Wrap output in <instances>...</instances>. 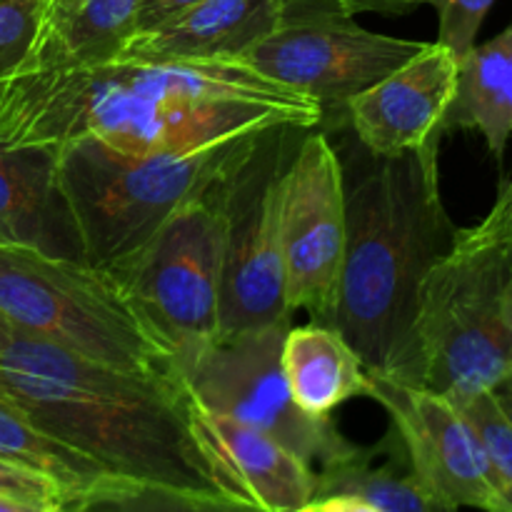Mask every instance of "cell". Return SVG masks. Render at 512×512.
<instances>
[{"label": "cell", "instance_id": "obj_1", "mask_svg": "<svg viewBox=\"0 0 512 512\" xmlns=\"http://www.w3.org/2000/svg\"><path fill=\"white\" fill-rule=\"evenodd\" d=\"M308 95L243 60L115 58L0 78V145L55 150L95 138L133 155H180L273 128H318Z\"/></svg>", "mask_w": 512, "mask_h": 512}, {"label": "cell", "instance_id": "obj_2", "mask_svg": "<svg viewBox=\"0 0 512 512\" xmlns=\"http://www.w3.org/2000/svg\"><path fill=\"white\" fill-rule=\"evenodd\" d=\"M338 133V130H335ZM338 148L345 185V260L330 328L365 370L420 385V290L430 270L458 245L460 228L440 190V143L400 155H373L348 130Z\"/></svg>", "mask_w": 512, "mask_h": 512}, {"label": "cell", "instance_id": "obj_3", "mask_svg": "<svg viewBox=\"0 0 512 512\" xmlns=\"http://www.w3.org/2000/svg\"><path fill=\"white\" fill-rule=\"evenodd\" d=\"M0 398L118 478L225 495L175 373L108 368L0 315Z\"/></svg>", "mask_w": 512, "mask_h": 512}, {"label": "cell", "instance_id": "obj_4", "mask_svg": "<svg viewBox=\"0 0 512 512\" xmlns=\"http://www.w3.org/2000/svg\"><path fill=\"white\" fill-rule=\"evenodd\" d=\"M260 135L180 155H133L95 138L50 150L80 258L118 278L185 203L213 190L253 153Z\"/></svg>", "mask_w": 512, "mask_h": 512}, {"label": "cell", "instance_id": "obj_5", "mask_svg": "<svg viewBox=\"0 0 512 512\" xmlns=\"http://www.w3.org/2000/svg\"><path fill=\"white\" fill-rule=\"evenodd\" d=\"M512 245L463 238L420 290L415 343L420 388L453 405L490 393L512 370L508 285Z\"/></svg>", "mask_w": 512, "mask_h": 512}, {"label": "cell", "instance_id": "obj_6", "mask_svg": "<svg viewBox=\"0 0 512 512\" xmlns=\"http://www.w3.org/2000/svg\"><path fill=\"white\" fill-rule=\"evenodd\" d=\"M0 315L108 368L175 373L118 280L85 260L0 245Z\"/></svg>", "mask_w": 512, "mask_h": 512}, {"label": "cell", "instance_id": "obj_7", "mask_svg": "<svg viewBox=\"0 0 512 512\" xmlns=\"http://www.w3.org/2000/svg\"><path fill=\"white\" fill-rule=\"evenodd\" d=\"M225 225L220 180L185 203L115 278L173 365L218 338Z\"/></svg>", "mask_w": 512, "mask_h": 512}, {"label": "cell", "instance_id": "obj_8", "mask_svg": "<svg viewBox=\"0 0 512 512\" xmlns=\"http://www.w3.org/2000/svg\"><path fill=\"white\" fill-rule=\"evenodd\" d=\"M423 43L375 33L340 0H285L278 28L243 55L265 78L308 95L323 110L318 128H345V105L413 58Z\"/></svg>", "mask_w": 512, "mask_h": 512}, {"label": "cell", "instance_id": "obj_9", "mask_svg": "<svg viewBox=\"0 0 512 512\" xmlns=\"http://www.w3.org/2000/svg\"><path fill=\"white\" fill-rule=\"evenodd\" d=\"M308 128H275L223 180L225 253L218 338L293 320L280 248V178Z\"/></svg>", "mask_w": 512, "mask_h": 512}, {"label": "cell", "instance_id": "obj_10", "mask_svg": "<svg viewBox=\"0 0 512 512\" xmlns=\"http://www.w3.org/2000/svg\"><path fill=\"white\" fill-rule=\"evenodd\" d=\"M293 320L215 338L173 365L185 393L203 408L240 420L283 443L313 468L338 458L350 440L330 420L295 405L283 373V340Z\"/></svg>", "mask_w": 512, "mask_h": 512}, {"label": "cell", "instance_id": "obj_11", "mask_svg": "<svg viewBox=\"0 0 512 512\" xmlns=\"http://www.w3.org/2000/svg\"><path fill=\"white\" fill-rule=\"evenodd\" d=\"M343 163L330 133L303 130L280 178V248L290 313L330 325L345 260Z\"/></svg>", "mask_w": 512, "mask_h": 512}, {"label": "cell", "instance_id": "obj_12", "mask_svg": "<svg viewBox=\"0 0 512 512\" xmlns=\"http://www.w3.org/2000/svg\"><path fill=\"white\" fill-rule=\"evenodd\" d=\"M365 398L383 405L410 468L435 500L458 510L505 512L483 443L458 405L428 388L373 373Z\"/></svg>", "mask_w": 512, "mask_h": 512}, {"label": "cell", "instance_id": "obj_13", "mask_svg": "<svg viewBox=\"0 0 512 512\" xmlns=\"http://www.w3.org/2000/svg\"><path fill=\"white\" fill-rule=\"evenodd\" d=\"M458 83V58L438 43L423 48L345 105V128L373 155L423 148L440 133Z\"/></svg>", "mask_w": 512, "mask_h": 512}, {"label": "cell", "instance_id": "obj_14", "mask_svg": "<svg viewBox=\"0 0 512 512\" xmlns=\"http://www.w3.org/2000/svg\"><path fill=\"white\" fill-rule=\"evenodd\" d=\"M190 428L225 495L268 512H295L315 498V468L263 430L190 400Z\"/></svg>", "mask_w": 512, "mask_h": 512}, {"label": "cell", "instance_id": "obj_15", "mask_svg": "<svg viewBox=\"0 0 512 512\" xmlns=\"http://www.w3.org/2000/svg\"><path fill=\"white\" fill-rule=\"evenodd\" d=\"M283 15L285 0H198L133 33L118 55L173 63L240 60L278 28Z\"/></svg>", "mask_w": 512, "mask_h": 512}, {"label": "cell", "instance_id": "obj_16", "mask_svg": "<svg viewBox=\"0 0 512 512\" xmlns=\"http://www.w3.org/2000/svg\"><path fill=\"white\" fill-rule=\"evenodd\" d=\"M143 0H40L20 70L70 68L115 58L138 30Z\"/></svg>", "mask_w": 512, "mask_h": 512}, {"label": "cell", "instance_id": "obj_17", "mask_svg": "<svg viewBox=\"0 0 512 512\" xmlns=\"http://www.w3.org/2000/svg\"><path fill=\"white\" fill-rule=\"evenodd\" d=\"M0 245L83 260L48 150L0 145Z\"/></svg>", "mask_w": 512, "mask_h": 512}, {"label": "cell", "instance_id": "obj_18", "mask_svg": "<svg viewBox=\"0 0 512 512\" xmlns=\"http://www.w3.org/2000/svg\"><path fill=\"white\" fill-rule=\"evenodd\" d=\"M280 360L295 405L310 418L330 420L340 405L365 395L368 370L353 345L330 325L313 320L290 325Z\"/></svg>", "mask_w": 512, "mask_h": 512}, {"label": "cell", "instance_id": "obj_19", "mask_svg": "<svg viewBox=\"0 0 512 512\" xmlns=\"http://www.w3.org/2000/svg\"><path fill=\"white\" fill-rule=\"evenodd\" d=\"M453 130H478L490 153L503 160L512 135V23L458 60V83L440 133Z\"/></svg>", "mask_w": 512, "mask_h": 512}, {"label": "cell", "instance_id": "obj_20", "mask_svg": "<svg viewBox=\"0 0 512 512\" xmlns=\"http://www.w3.org/2000/svg\"><path fill=\"white\" fill-rule=\"evenodd\" d=\"M355 495L380 512H433L438 500L413 473L393 430L375 445H350L343 455L315 468V498Z\"/></svg>", "mask_w": 512, "mask_h": 512}, {"label": "cell", "instance_id": "obj_21", "mask_svg": "<svg viewBox=\"0 0 512 512\" xmlns=\"http://www.w3.org/2000/svg\"><path fill=\"white\" fill-rule=\"evenodd\" d=\"M0 458L55 480L68 493L73 512L83 508L85 500L93 495L123 483V478L108 473L93 458L50 435L23 410L3 398H0Z\"/></svg>", "mask_w": 512, "mask_h": 512}, {"label": "cell", "instance_id": "obj_22", "mask_svg": "<svg viewBox=\"0 0 512 512\" xmlns=\"http://www.w3.org/2000/svg\"><path fill=\"white\" fill-rule=\"evenodd\" d=\"M78 512H268L228 495L195 493V490L165 488L123 480L105 493L93 495Z\"/></svg>", "mask_w": 512, "mask_h": 512}, {"label": "cell", "instance_id": "obj_23", "mask_svg": "<svg viewBox=\"0 0 512 512\" xmlns=\"http://www.w3.org/2000/svg\"><path fill=\"white\" fill-rule=\"evenodd\" d=\"M458 408L463 410L468 423L478 433L485 455H488L495 490L503 500L505 512H512V425L500 413L498 403L490 393L475 395Z\"/></svg>", "mask_w": 512, "mask_h": 512}, {"label": "cell", "instance_id": "obj_24", "mask_svg": "<svg viewBox=\"0 0 512 512\" xmlns=\"http://www.w3.org/2000/svg\"><path fill=\"white\" fill-rule=\"evenodd\" d=\"M430 5L438 13V40L445 50L463 58L478 40L480 28L495 0H413V8Z\"/></svg>", "mask_w": 512, "mask_h": 512}, {"label": "cell", "instance_id": "obj_25", "mask_svg": "<svg viewBox=\"0 0 512 512\" xmlns=\"http://www.w3.org/2000/svg\"><path fill=\"white\" fill-rule=\"evenodd\" d=\"M40 0H3L0 3V78L23 58L35 20H38Z\"/></svg>", "mask_w": 512, "mask_h": 512}, {"label": "cell", "instance_id": "obj_26", "mask_svg": "<svg viewBox=\"0 0 512 512\" xmlns=\"http://www.w3.org/2000/svg\"><path fill=\"white\" fill-rule=\"evenodd\" d=\"M0 495H13V498L33 500V503L63 505L65 512H73L68 493L55 480L5 458H0Z\"/></svg>", "mask_w": 512, "mask_h": 512}, {"label": "cell", "instance_id": "obj_27", "mask_svg": "<svg viewBox=\"0 0 512 512\" xmlns=\"http://www.w3.org/2000/svg\"><path fill=\"white\" fill-rule=\"evenodd\" d=\"M463 238L473 243L512 245V180L500 188L493 210L473 228H463Z\"/></svg>", "mask_w": 512, "mask_h": 512}, {"label": "cell", "instance_id": "obj_28", "mask_svg": "<svg viewBox=\"0 0 512 512\" xmlns=\"http://www.w3.org/2000/svg\"><path fill=\"white\" fill-rule=\"evenodd\" d=\"M295 512H380L368 500L355 498V495H323L313 498L308 505H303Z\"/></svg>", "mask_w": 512, "mask_h": 512}, {"label": "cell", "instance_id": "obj_29", "mask_svg": "<svg viewBox=\"0 0 512 512\" xmlns=\"http://www.w3.org/2000/svg\"><path fill=\"white\" fill-rule=\"evenodd\" d=\"M198 0H143V8H140V18H138V30L150 28V25H158L163 20H168L170 15L180 13V10L190 8ZM135 30V33H138Z\"/></svg>", "mask_w": 512, "mask_h": 512}, {"label": "cell", "instance_id": "obj_30", "mask_svg": "<svg viewBox=\"0 0 512 512\" xmlns=\"http://www.w3.org/2000/svg\"><path fill=\"white\" fill-rule=\"evenodd\" d=\"M348 15L380 13V15H403L413 10V0H340Z\"/></svg>", "mask_w": 512, "mask_h": 512}, {"label": "cell", "instance_id": "obj_31", "mask_svg": "<svg viewBox=\"0 0 512 512\" xmlns=\"http://www.w3.org/2000/svg\"><path fill=\"white\" fill-rule=\"evenodd\" d=\"M0 512H65L63 505L33 503V500H20L13 495H0Z\"/></svg>", "mask_w": 512, "mask_h": 512}, {"label": "cell", "instance_id": "obj_32", "mask_svg": "<svg viewBox=\"0 0 512 512\" xmlns=\"http://www.w3.org/2000/svg\"><path fill=\"white\" fill-rule=\"evenodd\" d=\"M490 395H493V400L498 403L500 413L505 415V420L512 425V370L503 380H500L498 385H495L493 390H490Z\"/></svg>", "mask_w": 512, "mask_h": 512}, {"label": "cell", "instance_id": "obj_33", "mask_svg": "<svg viewBox=\"0 0 512 512\" xmlns=\"http://www.w3.org/2000/svg\"><path fill=\"white\" fill-rule=\"evenodd\" d=\"M433 512H460L458 508H453V505H445V503H435V510Z\"/></svg>", "mask_w": 512, "mask_h": 512}, {"label": "cell", "instance_id": "obj_34", "mask_svg": "<svg viewBox=\"0 0 512 512\" xmlns=\"http://www.w3.org/2000/svg\"><path fill=\"white\" fill-rule=\"evenodd\" d=\"M508 303H510V320H512V275H510V285H508Z\"/></svg>", "mask_w": 512, "mask_h": 512}, {"label": "cell", "instance_id": "obj_35", "mask_svg": "<svg viewBox=\"0 0 512 512\" xmlns=\"http://www.w3.org/2000/svg\"><path fill=\"white\" fill-rule=\"evenodd\" d=\"M0 3H3V0H0Z\"/></svg>", "mask_w": 512, "mask_h": 512}]
</instances>
